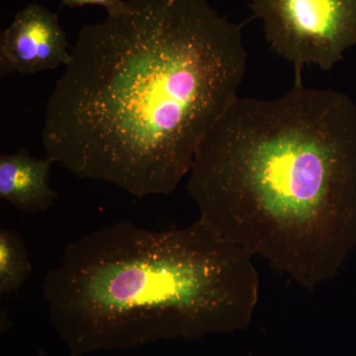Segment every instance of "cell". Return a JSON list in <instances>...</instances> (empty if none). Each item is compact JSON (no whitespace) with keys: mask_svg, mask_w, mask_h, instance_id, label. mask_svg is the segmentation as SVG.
<instances>
[{"mask_svg":"<svg viewBox=\"0 0 356 356\" xmlns=\"http://www.w3.org/2000/svg\"><path fill=\"white\" fill-rule=\"evenodd\" d=\"M83 26L46 105L44 153L134 197L168 195L238 97L248 51L206 0H127Z\"/></svg>","mask_w":356,"mask_h":356,"instance_id":"1","label":"cell"},{"mask_svg":"<svg viewBox=\"0 0 356 356\" xmlns=\"http://www.w3.org/2000/svg\"><path fill=\"white\" fill-rule=\"evenodd\" d=\"M124 0H62L60 6L74 8L86 6H99L106 9L108 16L118 15L126 8Z\"/></svg>","mask_w":356,"mask_h":356,"instance_id":"8","label":"cell"},{"mask_svg":"<svg viewBox=\"0 0 356 356\" xmlns=\"http://www.w3.org/2000/svg\"><path fill=\"white\" fill-rule=\"evenodd\" d=\"M54 161L38 159L25 149L0 156V198L25 213L46 212L58 194L50 186Z\"/></svg>","mask_w":356,"mask_h":356,"instance_id":"6","label":"cell"},{"mask_svg":"<svg viewBox=\"0 0 356 356\" xmlns=\"http://www.w3.org/2000/svg\"><path fill=\"white\" fill-rule=\"evenodd\" d=\"M188 175L198 219L308 291L356 247V105L339 91L238 96Z\"/></svg>","mask_w":356,"mask_h":356,"instance_id":"2","label":"cell"},{"mask_svg":"<svg viewBox=\"0 0 356 356\" xmlns=\"http://www.w3.org/2000/svg\"><path fill=\"white\" fill-rule=\"evenodd\" d=\"M58 16L30 3L0 34V74H34L69 64L72 56Z\"/></svg>","mask_w":356,"mask_h":356,"instance_id":"5","label":"cell"},{"mask_svg":"<svg viewBox=\"0 0 356 356\" xmlns=\"http://www.w3.org/2000/svg\"><path fill=\"white\" fill-rule=\"evenodd\" d=\"M269 46L294 67L331 70L356 44V0H250Z\"/></svg>","mask_w":356,"mask_h":356,"instance_id":"4","label":"cell"},{"mask_svg":"<svg viewBox=\"0 0 356 356\" xmlns=\"http://www.w3.org/2000/svg\"><path fill=\"white\" fill-rule=\"evenodd\" d=\"M259 291L254 257L200 219L159 232L102 227L67 245L43 284L74 353L242 329Z\"/></svg>","mask_w":356,"mask_h":356,"instance_id":"3","label":"cell"},{"mask_svg":"<svg viewBox=\"0 0 356 356\" xmlns=\"http://www.w3.org/2000/svg\"><path fill=\"white\" fill-rule=\"evenodd\" d=\"M31 273L32 264L19 234L0 227V295L19 291Z\"/></svg>","mask_w":356,"mask_h":356,"instance_id":"7","label":"cell"}]
</instances>
